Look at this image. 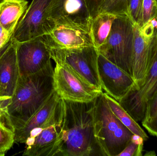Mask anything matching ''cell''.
Listing matches in <instances>:
<instances>
[{
  "label": "cell",
  "instance_id": "7a4b0ae2",
  "mask_svg": "<svg viewBox=\"0 0 157 156\" xmlns=\"http://www.w3.org/2000/svg\"><path fill=\"white\" fill-rule=\"evenodd\" d=\"M53 74L54 68L50 61L36 73L20 76L7 107L15 131L22 128L53 93Z\"/></svg>",
  "mask_w": 157,
  "mask_h": 156
},
{
  "label": "cell",
  "instance_id": "f546056e",
  "mask_svg": "<svg viewBox=\"0 0 157 156\" xmlns=\"http://www.w3.org/2000/svg\"><path fill=\"white\" fill-rule=\"evenodd\" d=\"M156 2H157V0H156Z\"/></svg>",
  "mask_w": 157,
  "mask_h": 156
},
{
  "label": "cell",
  "instance_id": "d4e9b609",
  "mask_svg": "<svg viewBox=\"0 0 157 156\" xmlns=\"http://www.w3.org/2000/svg\"><path fill=\"white\" fill-rule=\"evenodd\" d=\"M157 14V2L156 0H144L142 17L140 28L146 24Z\"/></svg>",
  "mask_w": 157,
  "mask_h": 156
},
{
  "label": "cell",
  "instance_id": "277c9868",
  "mask_svg": "<svg viewBox=\"0 0 157 156\" xmlns=\"http://www.w3.org/2000/svg\"><path fill=\"white\" fill-rule=\"evenodd\" d=\"M134 35V24L130 18L116 16L109 34L98 49L99 54L132 77Z\"/></svg>",
  "mask_w": 157,
  "mask_h": 156
},
{
  "label": "cell",
  "instance_id": "7402d4cb",
  "mask_svg": "<svg viewBox=\"0 0 157 156\" xmlns=\"http://www.w3.org/2000/svg\"><path fill=\"white\" fill-rule=\"evenodd\" d=\"M128 0H105L100 13H109L115 16H128Z\"/></svg>",
  "mask_w": 157,
  "mask_h": 156
},
{
  "label": "cell",
  "instance_id": "30bf717a",
  "mask_svg": "<svg viewBox=\"0 0 157 156\" xmlns=\"http://www.w3.org/2000/svg\"><path fill=\"white\" fill-rule=\"evenodd\" d=\"M15 43L20 76L36 73L50 62V48L44 36Z\"/></svg>",
  "mask_w": 157,
  "mask_h": 156
},
{
  "label": "cell",
  "instance_id": "4316f807",
  "mask_svg": "<svg viewBox=\"0 0 157 156\" xmlns=\"http://www.w3.org/2000/svg\"><path fill=\"white\" fill-rule=\"evenodd\" d=\"M12 35L0 24V49L5 45L11 39Z\"/></svg>",
  "mask_w": 157,
  "mask_h": 156
},
{
  "label": "cell",
  "instance_id": "2e32d148",
  "mask_svg": "<svg viewBox=\"0 0 157 156\" xmlns=\"http://www.w3.org/2000/svg\"><path fill=\"white\" fill-rule=\"evenodd\" d=\"M19 77L16 46L12 41L9 48L0 58V97L13 96Z\"/></svg>",
  "mask_w": 157,
  "mask_h": 156
},
{
  "label": "cell",
  "instance_id": "ffe728a7",
  "mask_svg": "<svg viewBox=\"0 0 157 156\" xmlns=\"http://www.w3.org/2000/svg\"><path fill=\"white\" fill-rule=\"evenodd\" d=\"M15 129L12 124L7 109L0 112V156L5 155L15 143Z\"/></svg>",
  "mask_w": 157,
  "mask_h": 156
},
{
  "label": "cell",
  "instance_id": "ba28073f",
  "mask_svg": "<svg viewBox=\"0 0 157 156\" xmlns=\"http://www.w3.org/2000/svg\"><path fill=\"white\" fill-rule=\"evenodd\" d=\"M154 56L152 66L143 85L132 88L118 102L136 121H142L147 103L157 92V34L152 38Z\"/></svg>",
  "mask_w": 157,
  "mask_h": 156
},
{
  "label": "cell",
  "instance_id": "603a6c76",
  "mask_svg": "<svg viewBox=\"0 0 157 156\" xmlns=\"http://www.w3.org/2000/svg\"><path fill=\"white\" fill-rule=\"evenodd\" d=\"M144 142L142 137L134 134L131 142L118 156H143Z\"/></svg>",
  "mask_w": 157,
  "mask_h": 156
},
{
  "label": "cell",
  "instance_id": "4fadbf2b",
  "mask_svg": "<svg viewBox=\"0 0 157 156\" xmlns=\"http://www.w3.org/2000/svg\"><path fill=\"white\" fill-rule=\"evenodd\" d=\"M63 113V100L54 90L47 101L24 126L16 130L15 143H25L32 130L61 119Z\"/></svg>",
  "mask_w": 157,
  "mask_h": 156
},
{
  "label": "cell",
  "instance_id": "ac0fdd59",
  "mask_svg": "<svg viewBox=\"0 0 157 156\" xmlns=\"http://www.w3.org/2000/svg\"><path fill=\"white\" fill-rule=\"evenodd\" d=\"M116 16L109 13H100L92 19L90 33L94 46L98 49L108 38Z\"/></svg>",
  "mask_w": 157,
  "mask_h": 156
},
{
  "label": "cell",
  "instance_id": "8fae6325",
  "mask_svg": "<svg viewBox=\"0 0 157 156\" xmlns=\"http://www.w3.org/2000/svg\"><path fill=\"white\" fill-rule=\"evenodd\" d=\"M98 70L101 89L118 102L135 85L132 77L99 53Z\"/></svg>",
  "mask_w": 157,
  "mask_h": 156
},
{
  "label": "cell",
  "instance_id": "f1b7e54d",
  "mask_svg": "<svg viewBox=\"0 0 157 156\" xmlns=\"http://www.w3.org/2000/svg\"><path fill=\"white\" fill-rule=\"evenodd\" d=\"M11 44H12V41L10 39V41L5 45L2 48L0 49V58L2 57V56L4 54V53L6 52V50L8 49L9 47L11 45Z\"/></svg>",
  "mask_w": 157,
  "mask_h": 156
},
{
  "label": "cell",
  "instance_id": "3957f363",
  "mask_svg": "<svg viewBox=\"0 0 157 156\" xmlns=\"http://www.w3.org/2000/svg\"><path fill=\"white\" fill-rule=\"evenodd\" d=\"M94 135L103 156H118L134 134L113 113L102 93L95 100Z\"/></svg>",
  "mask_w": 157,
  "mask_h": 156
},
{
  "label": "cell",
  "instance_id": "7c38bea8",
  "mask_svg": "<svg viewBox=\"0 0 157 156\" xmlns=\"http://www.w3.org/2000/svg\"><path fill=\"white\" fill-rule=\"evenodd\" d=\"M51 18L56 26L66 25L90 32L92 19L86 0H57Z\"/></svg>",
  "mask_w": 157,
  "mask_h": 156
},
{
  "label": "cell",
  "instance_id": "5b68a950",
  "mask_svg": "<svg viewBox=\"0 0 157 156\" xmlns=\"http://www.w3.org/2000/svg\"><path fill=\"white\" fill-rule=\"evenodd\" d=\"M57 1L32 0L11 36L12 41L25 42L49 34L56 26L51 15Z\"/></svg>",
  "mask_w": 157,
  "mask_h": 156
},
{
  "label": "cell",
  "instance_id": "cb8c5ba5",
  "mask_svg": "<svg viewBox=\"0 0 157 156\" xmlns=\"http://www.w3.org/2000/svg\"><path fill=\"white\" fill-rule=\"evenodd\" d=\"M144 0H128V16L134 24L139 26L142 17Z\"/></svg>",
  "mask_w": 157,
  "mask_h": 156
},
{
  "label": "cell",
  "instance_id": "484cf974",
  "mask_svg": "<svg viewBox=\"0 0 157 156\" xmlns=\"http://www.w3.org/2000/svg\"><path fill=\"white\" fill-rule=\"evenodd\" d=\"M104 1L105 0H86L92 20L99 13Z\"/></svg>",
  "mask_w": 157,
  "mask_h": 156
},
{
  "label": "cell",
  "instance_id": "8992f818",
  "mask_svg": "<svg viewBox=\"0 0 157 156\" xmlns=\"http://www.w3.org/2000/svg\"><path fill=\"white\" fill-rule=\"evenodd\" d=\"M54 62V90L62 99L77 102H89L103 93L85 80L67 64Z\"/></svg>",
  "mask_w": 157,
  "mask_h": 156
},
{
  "label": "cell",
  "instance_id": "83f0119b",
  "mask_svg": "<svg viewBox=\"0 0 157 156\" xmlns=\"http://www.w3.org/2000/svg\"><path fill=\"white\" fill-rule=\"evenodd\" d=\"M11 98L9 97H0V112L7 109L11 101Z\"/></svg>",
  "mask_w": 157,
  "mask_h": 156
},
{
  "label": "cell",
  "instance_id": "9c48e42d",
  "mask_svg": "<svg viewBox=\"0 0 157 156\" xmlns=\"http://www.w3.org/2000/svg\"><path fill=\"white\" fill-rule=\"evenodd\" d=\"M62 122L63 119L32 130L23 156H61Z\"/></svg>",
  "mask_w": 157,
  "mask_h": 156
},
{
  "label": "cell",
  "instance_id": "52a82bcc",
  "mask_svg": "<svg viewBox=\"0 0 157 156\" xmlns=\"http://www.w3.org/2000/svg\"><path fill=\"white\" fill-rule=\"evenodd\" d=\"M51 59L67 64L80 77L99 89L102 90L99 76V52L94 46L80 48H50Z\"/></svg>",
  "mask_w": 157,
  "mask_h": 156
},
{
  "label": "cell",
  "instance_id": "5bb4252c",
  "mask_svg": "<svg viewBox=\"0 0 157 156\" xmlns=\"http://www.w3.org/2000/svg\"><path fill=\"white\" fill-rule=\"evenodd\" d=\"M134 42L132 58V77L138 89L144 83L152 66L153 51L151 49V38L145 36L137 24H134Z\"/></svg>",
  "mask_w": 157,
  "mask_h": 156
},
{
  "label": "cell",
  "instance_id": "e0dca14e",
  "mask_svg": "<svg viewBox=\"0 0 157 156\" xmlns=\"http://www.w3.org/2000/svg\"><path fill=\"white\" fill-rule=\"evenodd\" d=\"M27 0H0V24L12 35L28 8Z\"/></svg>",
  "mask_w": 157,
  "mask_h": 156
},
{
  "label": "cell",
  "instance_id": "d6986e66",
  "mask_svg": "<svg viewBox=\"0 0 157 156\" xmlns=\"http://www.w3.org/2000/svg\"><path fill=\"white\" fill-rule=\"evenodd\" d=\"M108 104L114 115L134 135L139 136L146 141L148 136L143 128L125 110L119 103L111 97L103 93Z\"/></svg>",
  "mask_w": 157,
  "mask_h": 156
},
{
  "label": "cell",
  "instance_id": "6da1fadb",
  "mask_svg": "<svg viewBox=\"0 0 157 156\" xmlns=\"http://www.w3.org/2000/svg\"><path fill=\"white\" fill-rule=\"evenodd\" d=\"M95 100H63L61 156H103L94 135Z\"/></svg>",
  "mask_w": 157,
  "mask_h": 156
},
{
  "label": "cell",
  "instance_id": "9a60e30c",
  "mask_svg": "<svg viewBox=\"0 0 157 156\" xmlns=\"http://www.w3.org/2000/svg\"><path fill=\"white\" fill-rule=\"evenodd\" d=\"M44 37L50 48L71 49L94 46L90 32L66 25L56 26Z\"/></svg>",
  "mask_w": 157,
  "mask_h": 156
},
{
  "label": "cell",
  "instance_id": "44dd1931",
  "mask_svg": "<svg viewBox=\"0 0 157 156\" xmlns=\"http://www.w3.org/2000/svg\"><path fill=\"white\" fill-rule=\"evenodd\" d=\"M142 125L148 133L157 137V92L147 103Z\"/></svg>",
  "mask_w": 157,
  "mask_h": 156
}]
</instances>
